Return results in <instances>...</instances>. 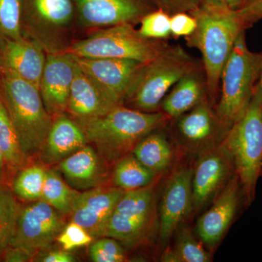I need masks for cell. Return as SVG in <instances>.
Segmentation results:
<instances>
[{
  "label": "cell",
  "mask_w": 262,
  "mask_h": 262,
  "mask_svg": "<svg viewBox=\"0 0 262 262\" xmlns=\"http://www.w3.org/2000/svg\"><path fill=\"white\" fill-rule=\"evenodd\" d=\"M87 136L82 127L64 115L53 121L42 151V158L48 164L60 163L87 145Z\"/></svg>",
  "instance_id": "cell-20"
},
{
  "label": "cell",
  "mask_w": 262,
  "mask_h": 262,
  "mask_svg": "<svg viewBox=\"0 0 262 262\" xmlns=\"http://www.w3.org/2000/svg\"><path fill=\"white\" fill-rule=\"evenodd\" d=\"M259 82H260V84H261V89H262V68H261V75H260Z\"/></svg>",
  "instance_id": "cell-42"
},
{
  "label": "cell",
  "mask_w": 262,
  "mask_h": 262,
  "mask_svg": "<svg viewBox=\"0 0 262 262\" xmlns=\"http://www.w3.org/2000/svg\"><path fill=\"white\" fill-rule=\"evenodd\" d=\"M44 262H73L75 258L67 251H53L41 260Z\"/></svg>",
  "instance_id": "cell-38"
},
{
  "label": "cell",
  "mask_w": 262,
  "mask_h": 262,
  "mask_svg": "<svg viewBox=\"0 0 262 262\" xmlns=\"http://www.w3.org/2000/svg\"><path fill=\"white\" fill-rule=\"evenodd\" d=\"M206 99H208V93L202 66L184 75L177 82L163 98L159 111L168 115L170 120H173Z\"/></svg>",
  "instance_id": "cell-19"
},
{
  "label": "cell",
  "mask_w": 262,
  "mask_h": 262,
  "mask_svg": "<svg viewBox=\"0 0 262 262\" xmlns=\"http://www.w3.org/2000/svg\"><path fill=\"white\" fill-rule=\"evenodd\" d=\"M125 191L117 187H98L81 193L72 213V222L94 238L101 237L106 222Z\"/></svg>",
  "instance_id": "cell-16"
},
{
  "label": "cell",
  "mask_w": 262,
  "mask_h": 262,
  "mask_svg": "<svg viewBox=\"0 0 262 262\" xmlns=\"http://www.w3.org/2000/svg\"><path fill=\"white\" fill-rule=\"evenodd\" d=\"M59 169L72 187L84 190L101 187L106 176L101 158L87 145L60 162Z\"/></svg>",
  "instance_id": "cell-21"
},
{
  "label": "cell",
  "mask_w": 262,
  "mask_h": 262,
  "mask_svg": "<svg viewBox=\"0 0 262 262\" xmlns=\"http://www.w3.org/2000/svg\"><path fill=\"white\" fill-rule=\"evenodd\" d=\"M21 10L38 24L58 29L70 24L74 15L72 0H20Z\"/></svg>",
  "instance_id": "cell-23"
},
{
  "label": "cell",
  "mask_w": 262,
  "mask_h": 262,
  "mask_svg": "<svg viewBox=\"0 0 262 262\" xmlns=\"http://www.w3.org/2000/svg\"><path fill=\"white\" fill-rule=\"evenodd\" d=\"M261 53L248 49L246 31L239 34L221 75L220 100L214 106L221 123L228 131L244 116L259 81Z\"/></svg>",
  "instance_id": "cell-4"
},
{
  "label": "cell",
  "mask_w": 262,
  "mask_h": 262,
  "mask_svg": "<svg viewBox=\"0 0 262 262\" xmlns=\"http://www.w3.org/2000/svg\"><path fill=\"white\" fill-rule=\"evenodd\" d=\"M191 14L196 18V27L191 35L185 37V40L189 47L201 52L208 99L214 107L222 70L236 39L248 27L237 12L227 6L202 3Z\"/></svg>",
  "instance_id": "cell-1"
},
{
  "label": "cell",
  "mask_w": 262,
  "mask_h": 262,
  "mask_svg": "<svg viewBox=\"0 0 262 262\" xmlns=\"http://www.w3.org/2000/svg\"><path fill=\"white\" fill-rule=\"evenodd\" d=\"M20 210L15 196L0 184V256L11 245Z\"/></svg>",
  "instance_id": "cell-28"
},
{
  "label": "cell",
  "mask_w": 262,
  "mask_h": 262,
  "mask_svg": "<svg viewBox=\"0 0 262 262\" xmlns=\"http://www.w3.org/2000/svg\"><path fill=\"white\" fill-rule=\"evenodd\" d=\"M172 247H165L160 261L163 262H209L211 253L199 242L190 227L183 222L176 229ZM172 237V238H173Z\"/></svg>",
  "instance_id": "cell-24"
},
{
  "label": "cell",
  "mask_w": 262,
  "mask_h": 262,
  "mask_svg": "<svg viewBox=\"0 0 262 262\" xmlns=\"http://www.w3.org/2000/svg\"><path fill=\"white\" fill-rule=\"evenodd\" d=\"M155 9L170 15L179 13H192L202 5V0H147Z\"/></svg>",
  "instance_id": "cell-34"
},
{
  "label": "cell",
  "mask_w": 262,
  "mask_h": 262,
  "mask_svg": "<svg viewBox=\"0 0 262 262\" xmlns=\"http://www.w3.org/2000/svg\"><path fill=\"white\" fill-rule=\"evenodd\" d=\"M170 20V15L163 10L155 9L141 18L138 32L143 37L164 40L171 36Z\"/></svg>",
  "instance_id": "cell-30"
},
{
  "label": "cell",
  "mask_w": 262,
  "mask_h": 262,
  "mask_svg": "<svg viewBox=\"0 0 262 262\" xmlns=\"http://www.w3.org/2000/svg\"><path fill=\"white\" fill-rule=\"evenodd\" d=\"M0 149L6 165L18 169L24 166L27 158L24 156L18 136L3 100L0 98Z\"/></svg>",
  "instance_id": "cell-27"
},
{
  "label": "cell",
  "mask_w": 262,
  "mask_h": 262,
  "mask_svg": "<svg viewBox=\"0 0 262 262\" xmlns=\"http://www.w3.org/2000/svg\"><path fill=\"white\" fill-rule=\"evenodd\" d=\"M232 157L248 207L256 198L262 175V89L259 81L244 116L232 125L222 141Z\"/></svg>",
  "instance_id": "cell-5"
},
{
  "label": "cell",
  "mask_w": 262,
  "mask_h": 262,
  "mask_svg": "<svg viewBox=\"0 0 262 262\" xmlns=\"http://www.w3.org/2000/svg\"><path fill=\"white\" fill-rule=\"evenodd\" d=\"M46 170L39 165L22 169L13 181V191L19 199L27 201L40 200Z\"/></svg>",
  "instance_id": "cell-29"
},
{
  "label": "cell",
  "mask_w": 262,
  "mask_h": 262,
  "mask_svg": "<svg viewBox=\"0 0 262 262\" xmlns=\"http://www.w3.org/2000/svg\"><path fill=\"white\" fill-rule=\"evenodd\" d=\"M237 12L248 29L250 28L262 19V0H244Z\"/></svg>",
  "instance_id": "cell-36"
},
{
  "label": "cell",
  "mask_w": 262,
  "mask_h": 262,
  "mask_svg": "<svg viewBox=\"0 0 262 262\" xmlns=\"http://www.w3.org/2000/svg\"><path fill=\"white\" fill-rule=\"evenodd\" d=\"M81 21L89 27H113L140 20L155 10L147 0H74Z\"/></svg>",
  "instance_id": "cell-14"
},
{
  "label": "cell",
  "mask_w": 262,
  "mask_h": 262,
  "mask_svg": "<svg viewBox=\"0 0 262 262\" xmlns=\"http://www.w3.org/2000/svg\"><path fill=\"white\" fill-rule=\"evenodd\" d=\"M234 175L232 157L222 142L199 153L193 166L191 216L211 204Z\"/></svg>",
  "instance_id": "cell-8"
},
{
  "label": "cell",
  "mask_w": 262,
  "mask_h": 262,
  "mask_svg": "<svg viewBox=\"0 0 262 262\" xmlns=\"http://www.w3.org/2000/svg\"><path fill=\"white\" fill-rule=\"evenodd\" d=\"M5 165H6V163H5L4 155H3V151L0 149V184H1L3 179V175H4Z\"/></svg>",
  "instance_id": "cell-40"
},
{
  "label": "cell",
  "mask_w": 262,
  "mask_h": 262,
  "mask_svg": "<svg viewBox=\"0 0 262 262\" xmlns=\"http://www.w3.org/2000/svg\"><path fill=\"white\" fill-rule=\"evenodd\" d=\"M116 106L77 63L67 107L70 113L84 121L103 116Z\"/></svg>",
  "instance_id": "cell-17"
},
{
  "label": "cell",
  "mask_w": 262,
  "mask_h": 262,
  "mask_svg": "<svg viewBox=\"0 0 262 262\" xmlns=\"http://www.w3.org/2000/svg\"><path fill=\"white\" fill-rule=\"evenodd\" d=\"M170 32L173 37H187L196 27V18L189 13H179L170 15Z\"/></svg>",
  "instance_id": "cell-35"
},
{
  "label": "cell",
  "mask_w": 262,
  "mask_h": 262,
  "mask_svg": "<svg viewBox=\"0 0 262 262\" xmlns=\"http://www.w3.org/2000/svg\"><path fill=\"white\" fill-rule=\"evenodd\" d=\"M61 213L46 202L36 201L21 208L10 246L35 254L53 244L65 227Z\"/></svg>",
  "instance_id": "cell-11"
},
{
  "label": "cell",
  "mask_w": 262,
  "mask_h": 262,
  "mask_svg": "<svg viewBox=\"0 0 262 262\" xmlns=\"http://www.w3.org/2000/svg\"><path fill=\"white\" fill-rule=\"evenodd\" d=\"M163 128L157 129L143 138L131 152L159 177L166 173L175 161V150Z\"/></svg>",
  "instance_id": "cell-22"
},
{
  "label": "cell",
  "mask_w": 262,
  "mask_h": 262,
  "mask_svg": "<svg viewBox=\"0 0 262 262\" xmlns=\"http://www.w3.org/2000/svg\"><path fill=\"white\" fill-rule=\"evenodd\" d=\"M5 69L13 72L39 90L46 58L42 50L20 39L5 38L3 48Z\"/></svg>",
  "instance_id": "cell-18"
},
{
  "label": "cell",
  "mask_w": 262,
  "mask_h": 262,
  "mask_svg": "<svg viewBox=\"0 0 262 262\" xmlns=\"http://www.w3.org/2000/svg\"><path fill=\"white\" fill-rule=\"evenodd\" d=\"M244 0H223L226 6L229 9L237 11L242 6Z\"/></svg>",
  "instance_id": "cell-39"
},
{
  "label": "cell",
  "mask_w": 262,
  "mask_h": 262,
  "mask_svg": "<svg viewBox=\"0 0 262 262\" xmlns=\"http://www.w3.org/2000/svg\"><path fill=\"white\" fill-rule=\"evenodd\" d=\"M76 70L77 63L72 55H50L46 58L39 93L51 116L67 110Z\"/></svg>",
  "instance_id": "cell-15"
},
{
  "label": "cell",
  "mask_w": 262,
  "mask_h": 262,
  "mask_svg": "<svg viewBox=\"0 0 262 262\" xmlns=\"http://www.w3.org/2000/svg\"><path fill=\"white\" fill-rule=\"evenodd\" d=\"M201 67L184 48L170 46L154 60L141 66L124 104L145 113L158 112L163 98L177 82Z\"/></svg>",
  "instance_id": "cell-6"
},
{
  "label": "cell",
  "mask_w": 262,
  "mask_h": 262,
  "mask_svg": "<svg viewBox=\"0 0 262 262\" xmlns=\"http://www.w3.org/2000/svg\"><path fill=\"white\" fill-rule=\"evenodd\" d=\"M173 120L177 142L191 155L220 144L227 133L208 99Z\"/></svg>",
  "instance_id": "cell-12"
},
{
  "label": "cell",
  "mask_w": 262,
  "mask_h": 262,
  "mask_svg": "<svg viewBox=\"0 0 262 262\" xmlns=\"http://www.w3.org/2000/svg\"><path fill=\"white\" fill-rule=\"evenodd\" d=\"M170 46L164 40L143 37L130 24L95 33L73 45L70 54L79 58H120L149 63Z\"/></svg>",
  "instance_id": "cell-7"
},
{
  "label": "cell",
  "mask_w": 262,
  "mask_h": 262,
  "mask_svg": "<svg viewBox=\"0 0 262 262\" xmlns=\"http://www.w3.org/2000/svg\"><path fill=\"white\" fill-rule=\"evenodd\" d=\"M72 57L81 70L115 106L124 105L131 82L141 66L144 64L130 59Z\"/></svg>",
  "instance_id": "cell-13"
},
{
  "label": "cell",
  "mask_w": 262,
  "mask_h": 262,
  "mask_svg": "<svg viewBox=\"0 0 262 262\" xmlns=\"http://www.w3.org/2000/svg\"><path fill=\"white\" fill-rule=\"evenodd\" d=\"M80 194L66 184L56 171L46 170L40 200L54 208L61 214L72 213Z\"/></svg>",
  "instance_id": "cell-26"
},
{
  "label": "cell",
  "mask_w": 262,
  "mask_h": 262,
  "mask_svg": "<svg viewBox=\"0 0 262 262\" xmlns=\"http://www.w3.org/2000/svg\"><path fill=\"white\" fill-rule=\"evenodd\" d=\"M193 166L182 164L174 169L165 182L160 201L158 243L168 246L176 229L191 216Z\"/></svg>",
  "instance_id": "cell-10"
},
{
  "label": "cell",
  "mask_w": 262,
  "mask_h": 262,
  "mask_svg": "<svg viewBox=\"0 0 262 262\" xmlns=\"http://www.w3.org/2000/svg\"><path fill=\"white\" fill-rule=\"evenodd\" d=\"M170 120L160 111L145 113L121 105L81 123L88 140L96 146L103 159L113 163L130 154L143 138L165 127Z\"/></svg>",
  "instance_id": "cell-2"
},
{
  "label": "cell",
  "mask_w": 262,
  "mask_h": 262,
  "mask_svg": "<svg viewBox=\"0 0 262 262\" xmlns=\"http://www.w3.org/2000/svg\"><path fill=\"white\" fill-rule=\"evenodd\" d=\"M202 3L213 6H226L223 0H202Z\"/></svg>",
  "instance_id": "cell-41"
},
{
  "label": "cell",
  "mask_w": 262,
  "mask_h": 262,
  "mask_svg": "<svg viewBox=\"0 0 262 262\" xmlns=\"http://www.w3.org/2000/svg\"><path fill=\"white\" fill-rule=\"evenodd\" d=\"M158 177L159 176L130 153L116 162L113 181L115 187L129 191L148 187L155 183Z\"/></svg>",
  "instance_id": "cell-25"
},
{
  "label": "cell",
  "mask_w": 262,
  "mask_h": 262,
  "mask_svg": "<svg viewBox=\"0 0 262 262\" xmlns=\"http://www.w3.org/2000/svg\"><path fill=\"white\" fill-rule=\"evenodd\" d=\"M94 239L86 229L71 221L68 225L65 226L56 241L61 245L63 250L70 251L92 244Z\"/></svg>",
  "instance_id": "cell-33"
},
{
  "label": "cell",
  "mask_w": 262,
  "mask_h": 262,
  "mask_svg": "<svg viewBox=\"0 0 262 262\" xmlns=\"http://www.w3.org/2000/svg\"><path fill=\"white\" fill-rule=\"evenodd\" d=\"M89 252L95 262H122L126 259L120 243L112 237H101L92 243Z\"/></svg>",
  "instance_id": "cell-32"
},
{
  "label": "cell",
  "mask_w": 262,
  "mask_h": 262,
  "mask_svg": "<svg viewBox=\"0 0 262 262\" xmlns=\"http://www.w3.org/2000/svg\"><path fill=\"white\" fill-rule=\"evenodd\" d=\"M21 5L20 0H0V33L8 39L20 37Z\"/></svg>",
  "instance_id": "cell-31"
},
{
  "label": "cell",
  "mask_w": 262,
  "mask_h": 262,
  "mask_svg": "<svg viewBox=\"0 0 262 262\" xmlns=\"http://www.w3.org/2000/svg\"><path fill=\"white\" fill-rule=\"evenodd\" d=\"M33 256V253L24 248L9 246L2 256L5 262H27L30 261Z\"/></svg>",
  "instance_id": "cell-37"
},
{
  "label": "cell",
  "mask_w": 262,
  "mask_h": 262,
  "mask_svg": "<svg viewBox=\"0 0 262 262\" xmlns=\"http://www.w3.org/2000/svg\"><path fill=\"white\" fill-rule=\"evenodd\" d=\"M1 98L17 135L25 158L42 151L53 123L39 90L5 69L2 78Z\"/></svg>",
  "instance_id": "cell-3"
},
{
  "label": "cell",
  "mask_w": 262,
  "mask_h": 262,
  "mask_svg": "<svg viewBox=\"0 0 262 262\" xmlns=\"http://www.w3.org/2000/svg\"><path fill=\"white\" fill-rule=\"evenodd\" d=\"M211 207L196 221V236L209 249L218 246L241 211L248 208L237 174L227 183Z\"/></svg>",
  "instance_id": "cell-9"
}]
</instances>
